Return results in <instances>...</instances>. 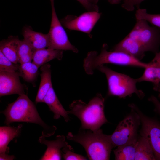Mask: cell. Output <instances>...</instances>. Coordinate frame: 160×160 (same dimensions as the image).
Instances as JSON below:
<instances>
[{"label":"cell","instance_id":"30bf717a","mask_svg":"<svg viewBox=\"0 0 160 160\" xmlns=\"http://www.w3.org/2000/svg\"><path fill=\"white\" fill-rule=\"evenodd\" d=\"M101 14L97 11H88L77 16L69 15L60 20L63 26L70 30L80 31L87 34L90 38L91 32L100 17Z\"/></svg>","mask_w":160,"mask_h":160},{"label":"cell","instance_id":"ffe728a7","mask_svg":"<svg viewBox=\"0 0 160 160\" xmlns=\"http://www.w3.org/2000/svg\"><path fill=\"white\" fill-rule=\"evenodd\" d=\"M22 127V125H19L17 127L10 126L0 127V153H6L8 144L19 135Z\"/></svg>","mask_w":160,"mask_h":160},{"label":"cell","instance_id":"8992f818","mask_svg":"<svg viewBox=\"0 0 160 160\" xmlns=\"http://www.w3.org/2000/svg\"><path fill=\"white\" fill-rule=\"evenodd\" d=\"M141 125L140 116L134 109L120 121L115 131L108 136L113 148L132 142L139 136L138 132Z\"/></svg>","mask_w":160,"mask_h":160},{"label":"cell","instance_id":"52a82bcc","mask_svg":"<svg viewBox=\"0 0 160 160\" xmlns=\"http://www.w3.org/2000/svg\"><path fill=\"white\" fill-rule=\"evenodd\" d=\"M128 106L135 110L140 116L141 126L140 135L148 141L156 159L160 160V122L144 114L134 103L130 104Z\"/></svg>","mask_w":160,"mask_h":160},{"label":"cell","instance_id":"9c48e42d","mask_svg":"<svg viewBox=\"0 0 160 160\" xmlns=\"http://www.w3.org/2000/svg\"><path fill=\"white\" fill-rule=\"evenodd\" d=\"M52 9L50 28L48 33L49 41L48 48L78 52V49L70 42L65 31L57 17L54 6V0H50Z\"/></svg>","mask_w":160,"mask_h":160},{"label":"cell","instance_id":"83f0119b","mask_svg":"<svg viewBox=\"0 0 160 160\" xmlns=\"http://www.w3.org/2000/svg\"><path fill=\"white\" fill-rule=\"evenodd\" d=\"M145 0H127L124 1L121 6L122 7L128 11H133L135 7L138 6Z\"/></svg>","mask_w":160,"mask_h":160},{"label":"cell","instance_id":"836d02e7","mask_svg":"<svg viewBox=\"0 0 160 160\" xmlns=\"http://www.w3.org/2000/svg\"><path fill=\"white\" fill-rule=\"evenodd\" d=\"M154 90L158 92V97L160 98V84L153 87Z\"/></svg>","mask_w":160,"mask_h":160},{"label":"cell","instance_id":"4dcf8cb0","mask_svg":"<svg viewBox=\"0 0 160 160\" xmlns=\"http://www.w3.org/2000/svg\"><path fill=\"white\" fill-rule=\"evenodd\" d=\"M34 52L23 55L18 58V63L20 64L31 62L32 61Z\"/></svg>","mask_w":160,"mask_h":160},{"label":"cell","instance_id":"ac0fdd59","mask_svg":"<svg viewBox=\"0 0 160 160\" xmlns=\"http://www.w3.org/2000/svg\"><path fill=\"white\" fill-rule=\"evenodd\" d=\"M41 80L35 99L36 103L43 102L44 99L52 86L51 65L46 63L40 68Z\"/></svg>","mask_w":160,"mask_h":160},{"label":"cell","instance_id":"6da1fadb","mask_svg":"<svg viewBox=\"0 0 160 160\" xmlns=\"http://www.w3.org/2000/svg\"><path fill=\"white\" fill-rule=\"evenodd\" d=\"M14 102L9 104L1 113L6 119L4 123L8 125L12 122H26L38 124L44 129L42 135L45 137L53 135L56 130L55 126H49L40 117L34 103L25 94L19 95Z\"/></svg>","mask_w":160,"mask_h":160},{"label":"cell","instance_id":"7a4b0ae2","mask_svg":"<svg viewBox=\"0 0 160 160\" xmlns=\"http://www.w3.org/2000/svg\"><path fill=\"white\" fill-rule=\"evenodd\" d=\"M105 100L102 95L98 93L87 104L81 100L73 101L67 112L80 120V128L96 131L108 122L104 113Z\"/></svg>","mask_w":160,"mask_h":160},{"label":"cell","instance_id":"3957f363","mask_svg":"<svg viewBox=\"0 0 160 160\" xmlns=\"http://www.w3.org/2000/svg\"><path fill=\"white\" fill-rule=\"evenodd\" d=\"M67 138L78 143L85 149L89 160H109L113 148L108 135L104 134L102 129L93 132L87 129H80L77 134L69 132Z\"/></svg>","mask_w":160,"mask_h":160},{"label":"cell","instance_id":"ba28073f","mask_svg":"<svg viewBox=\"0 0 160 160\" xmlns=\"http://www.w3.org/2000/svg\"><path fill=\"white\" fill-rule=\"evenodd\" d=\"M127 36L138 41L146 52H157L160 44L159 30L149 25L147 21L137 19L134 28Z\"/></svg>","mask_w":160,"mask_h":160},{"label":"cell","instance_id":"44dd1931","mask_svg":"<svg viewBox=\"0 0 160 160\" xmlns=\"http://www.w3.org/2000/svg\"><path fill=\"white\" fill-rule=\"evenodd\" d=\"M152 148L148 140L139 136L136 148L135 160H155Z\"/></svg>","mask_w":160,"mask_h":160},{"label":"cell","instance_id":"f1b7e54d","mask_svg":"<svg viewBox=\"0 0 160 160\" xmlns=\"http://www.w3.org/2000/svg\"><path fill=\"white\" fill-rule=\"evenodd\" d=\"M88 11L99 12L98 6L93 5L90 3L88 0H77Z\"/></svg>","mask_w":160,"mask_h":160},{"label":"cell","instance_id":"e0dca14e","mask_svg":"<svg viewBox=\"0 0 160 160\" xmlns=\"http://www.w3.org/2000/svg\"><path fill=\"white\" fill-rule=\"evenodd\" d=\"M17 36H10L0 42V51L12 62L18 64V49L20 41Z\"/></svg>","mask_w":160,"mask_h":160},{"label":"cell","instance_id":"f546056e","mask_svg":"<svg viewBox=\"0 0 160 160\" xmlns=\"http://www.w3.org/2000/svg\"><path fill=\"white\" fill-rule=\"evenodd\" d=\"M154 105V111L160 117V102L154 96L152 95L148 99Z\"/></svg>","mask_w":160,"mask_h":160},{"label":"cell","instance_id":"5b68a950","mask_svg":"<svg viewBox=\"0 0 160 160\" xmlns=\"http://www.w3.org/2000/svg\"><path fill=\"white\" fill-rule=\"evenodd\" d=\"M97 69L106 76L108 85V96H116L121 98L135 94L140 99L144 97L143 92L136 87L137 79L114 71L104 65L99 66Z\"/></svg>","mask_w":160,"mask_h":160},{"label":"cell","instance_id":"7402d4cb","mask_svg":"<svg viewBox=\"0 0 160 160\" xmlns=\"http://www.w3.org/2000/svg\"><path fill=\"white\" fill-rule=\"evenodd\" d=\"M39 67L32 62L20 64L18 71L20 76L34 86L38 75Z\"/></svg>","mask_w":160,"mask_h":160},{"label":"cell","instance_id":"4fadbf2b","mask_svg":"<svg viewBox=\"0 0 160 160\" xmlns=\"http://www.w3.org/2000/svg\"><path fill=\"white\" fill-rule=\"evenodd\" d=\"M112 50L124 52L140 60L144 57L146 52L138 41L127 35L116 44Z\"/></svg>","mask_w":160,"mask_h":160},{"label":"cell","instance_id":"4316f807","mask_svg":"<svg viewBox=\"0 0 160 160\" xmlns=\"http://www.w3.org/2000/svg\"><path fill=\"white\" fill-rule=\"evenodd\" d=\"M35 51L24 39L20 40L17 51L18 58Z\"/></svg>","mask_w":160,"mask_h":160},{"label":"cell","instance_id":"484cf974","mask_svg":"<svg viewBox=\"0 0 160 160\" xmlns=\"http://www.w3.org/2000/svg\"><path fill=\"white\" fill-rule=\"evenodd\" d=\"M62 154L64 160H87L84 156L74 153L72 147L69 144L62 149Z\"/></svg>","mask_w":160,"mask_h":160},{"label":"cell","instance_id":"d4e9b609","mask_svg":"<svg viewBox=\"0 0 160 160\" xmlns=\"http://www.w3.org/2000/svg\"><path fill=\"white\" fill-rule=\"evenodd\" d=\"M19 65L12 62L0 51V71L16 72L18 71Z\"/></svg>","mask_w":160,"mask_h":160},{"label":"cell","instance_id":"cb8c5ba5","mask_svg":"<svg viewBox=\"0 0 160 160\" xmlns=\"http://www.w3.org/2000/svg\"><path fill=\"white\" fill-rule=\"evenodd\" d=\"M136 20H143L160 28V14L148 13L145 9L138 8L135 14Z\"/></svg>","mask_w":160,"mask_h":160},{"label":"cell","instance_id":"9a60e30c","mask_svg":"<svg viewBox=\"0 0 160 160\" xmlns=\"http://www.w3.org/2000/svg\"><path fill=\"white\" fill-rule=\"evenodd\" d=\"M148 63L142 75L137 78V81L151 82L153 87H155L160 84V52L156 53L154 58Z\"/></svg>","mask_w":160,"mask_h":160},{"label":"cell","instance_id":"603a6c76","mask_svg":"<svg viewBox=\"0 0 160 160\" xmlns=\"http://www.w3.org/2000/svg\"><path fill=\"white\" fill-rule=\"evenodd\" d=\"M137 140V139L132 142L117 147V148L113 151L115 159L135 160Z\"/></svg>","mask_w":160,"mask_h":160},{"label":"cell","instance_id":"7c38bea8","mask_svg":"<svg viewBox=\"0 0 160 160\" xmlns=\"http://www.w3.org/2000/svg\"><path fill=\"white\" fill-rule=\"evenodd\" d=\"M39 141L47 147L46 151L40 160L61 159V149L68 145L65 141V137L63 135H57L55 140H48L42 135L39 138Z\"/></svg>","mask_w":160,"mask_h":160},{"label":"cell","instance_id":"e575fe53","mask_svg":"<svg viewBox=\"0 0 160 160\" xmlns=\"http://www.w3.org/2000/svg\"><path fill=\"white\" fill-rule=\"evenodd\" d=\"M127 0H124V1H127Z\"/></svg>","mask_w":160,"mask_h":160},{"label":"cell","instance_id":"277c9868","mask_svg":"<svg viewBox=\"0 0 160 160\" xmlns=\"http://www.w3.org/2000/svg\"><path fill=\"white\" fill-rule=\"evenodd\" d=\"M108 46L103 44L100 52L95 51L88 53L84 61L83 67L86 73L92 75L100 66L105 64H112L122 66H130L145 68L148 63L143 62L124 52L108 51Z\"/></svg>","mask_w":160,"mask_h":160},{"label":"cell","instance_id":"d6986e66","mask_svg":"<svg viewBox=\"0 0 160 160\" xmlns=\"http://www.w3.org/2000/svg\"><path fill=\"white\" fill-rule=\"evenodd\" d=\"M63 50L48 48L37 49L34 52L32 62L39 68L54 59L61 60L63 58Z\"/></svg>","mask_w":160,"mask_h":160},{"label":"cell","instance_id":"8fae6325","mask_svg":"<svg viewBox=\"0 0 160 160\" xmlns=\"http://www.w3.org/2000/svg\"><path fill=\"white\" fill-rule=\"evenodd\" d=\"M17 71H0V97L12 94H25L24 87L20 80Z\"/></svg>","mask_w":160,"mask_h":160},{"label":"cell","instance_id":"5bb4252c","mask_svg":"<svg viewBox=\"0 0 160 160\" xmlns=\"http://www.w3.org/2000/svg\"><path fill=\"white\" fill-rule=\"evenodd\" d=\"M22 34L24 39L34 50L47 48L49 44L48 34L34 31L29 26L23 27Z\"/></svg>","mask_w":160,"mask_h":160},{"label":"cell","instance_id":"2e32d148","mask_svg":"<svg viewBox=\"0 0 160 160\" xmlns=\"http://www.w3.org/2000/svg\"><path fill=\"white\" fill-rule=\"evenodd\" d=\"M43 103H46L50 111L54 113V118L57 119L61 116L68 122L69 120L67 111L65 110L58 99L54 90L52 87L45 96Z\"/></svg>","mask_w":160,"mask_h":160},{"label":"cell","instance_id":"1f68e13d","mask_svg":"<svg viewBox=\"0 0 160 160\" xmlns=\"http://www.w3.org/2000/svg\"><path fill=\"white\" fill-rule=\"evenodd\" d=\"M91 4L95 6H98L97 3L99 0H88ZM109 2L112 4H119L121 0H107Z\"/></svg>","mask_w":160,"mask_h":160},{"label":"cell","instance_id":"d6a6232c","mask_svg":"<svg viewBox=\"0 0 160 160\" xmlns=\"http://www.w3.org/2000/svg\"><path fill=\"white\" fill-rule=\"evenodd\" d=\"M15 156L13 155H10L5 153H0V160H12L14 158Z\"/></svg>","mask_w":160,"mask_h":160}]
</instances>
